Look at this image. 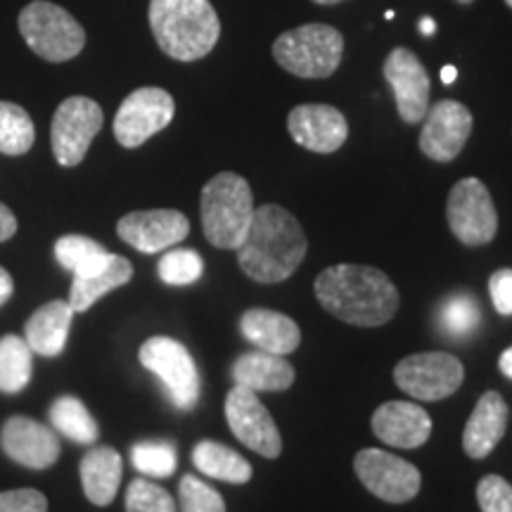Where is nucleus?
Returning a JSON list of instances; mask_svg holds the SVG:
<instances>
[{
	"label": "nucleus",
	"mask_w": 512,
	"mask_h": 512,
	"mask_svg": "<svg viewBox=\"0 0 512 512\" xmlns=\"http://www.w3.org/2000/svg\"><path fill=\"white\" fill-rule=\"evenodd\" d=\"M15 233H17L15 214H12V211L5 207L3 202H0V242L10 240Z\"/></svg>",
	"instance_id": "nucleus-39"
},
{
	"label": "nucleus",
	"mask_w": 512,
	"mask_h": 512,
	"mask_svg": "<svg viewBox=\"0 0 512 512\" xmlns=\"http://www.w3.org/2000/svg\"><path fill=\"white\" fill-rule=\"evenodd\" d=\"M176 114V102L164 88L145 86L126 95L114 117V138L121 147H140L164 131Z\"/></svg>",
	"instance_id": "nucleus-11"
},
{
	"label": "nucleus",
	"mask_w": 512,
	"mask_h": 512,
	"mask_svg": "<svg viewBox=\"0 0 512 512\" xmlns=\"http://www.w3.org/2000/svg\"><path fill=\"white\" fill-rule=\"evenodd\" d=\"M133 467L145 477H171L178 467L176 446L169 441H140L131 448Z\"/></svg>",
	"instance_id": "nucleus-31"
},
{
	"label": "nucleus",
	"mask_w": 512,
	"mask_h": 512,
	"mask_svg": "<svg viewBox=\"0 0 512 512\" xmlns=\"http://www.w3.org/2000/svg\"><path fill=\"white\" fill-rule=\"evenodd\" d=\"M373 432L394 448H418L430 439L432 418L418 403L387 401L373 413Z\"/></svg>",
	"instance_id": "nucleus-19"
},
{
	"label": "nucleus",
	"mask_w": 512,
	"mask_h": 512,
	"mask_svg": "<svg viewBox=\"0 0 512 512\" xmlns=\"http://www.w3.org/2000/svg\"><path fill=\"white\" fill-rule=\"evenodd\" d=\"M313 290L325 311L358 328L389 323L401 304L396 285L373 266H330L318 275Z\"/></svg>",
	"instance_id": "nucleus-1"
},
{
	"label": "nucleus",
	"mask_w": 512,
	"mask_h": 512,
	"mask_svg": "<svg viewBox=\"0 0 512 512\" xmlns=\"http://www.w3.org/2000/svg\"><path fill=\"white\" fill-rule=\"evenodd\" d=\"M140 363L162 380L171 403L181 411H190L200 401V373L195 358L181 342L171 337H152L138 351Z\"/></svg>",
	"instance_id": "nucleus-7"
},
{
	"label": "nucleus",
	"mask_w": 512,
	"mask_h": 512,
	"mask_svg": "<svg viewBox=\"0 0 512 512\" xmlns=\"http://www.w3.org/2000/svg\"><path fill=\"white\" fill-rule=\"evenodd\" d=\"M508 403L498 392H486L477 401L475 411L463 432V448L470 458L482 460L489 456L508 430Z\"/></svg>",
	"instance_id": "nucleus-21"
},
{
	"label": "nucleus",
	"mask_w": 512,
	"mask_h": 512,
	"mask_svg": "<svg viewBox=\"0 0 512 512\" xmlns=\"http://www.w3.org/2000/svg\"><path fill=\"white\" fill-rule=\"evenodd\" d=\"M133 278V266L131 261L124 259L119 254H107L100 264H95L88 271L76 273L72 292H69V306L74 313L88 311L98 299L110 294L117 287L126 285Z\"/></svg>",
	"instance_id": "nucleus-22"
},
{
	"label": "nucleus",
	"mask_w": 512,
	"mask_h": 512,
	"mask_svg": "<svg viewBox=\"0 0 512 512\" xmlns=\"http://www.w3.org/2000/svg\"><path fill=\"white\" fill-rule=\"evenodd\" d=\"M472 133V114L463 102L439 100L427 110L422 119L420 150L432 162H453L467 143Z\"/></svg>",
	"instance_id": "nucleus-14"
},
{
	"label": "nucleus",
	"mask_w": 512,
	"mask_h": 512,
	"mask_svg": "<svg viewBox=\"0 0 512 512\" xmlns=\"http://www.w3.org/2000/svg\"><path fill=\"white\" fill-rule=\"evenodd\" d=\"M36 140V128L29 112L15 102L0 100V152L10 157L27 155Z\"/></svg>",
	"instance_id": "nucleus-30"
},
{
	"label": "nucleus",
	"mask_w": 512,
	"mask_h": 512,
	"mask_svg": "<svg viewBox=\"0 0 512 512\" xmlns=\"http://www.w3.org/2000/svg\"><path fill=\"white\" fill-rule=\"evenodd\" d=\"M505 3H508V5H510V8H512V0H505Z\"/></svg>",
	"instance_id": "nucleus-46"
},
{
	"label": "nucleus",
	"mask_w": 512,
	"mask_h": 512,
	"mask_svg": "<svg viewBox=\"0 0 512 512\" xmlns=\"http://www.w3.org/2000/svg\"><path fill=\"white\" fill-rule=\"evenodd\" d=\"M342 55L344 36L330 24H304L273 43L275 62L299 79H328L342 64Z\"/></svg>",
	"instance_id": "nucleus-5"
},
{
	"label": "nucleus",
	"mask_w": 512,
	"mask_h": 512,
	"mask_svg": "<svg viewBox=\"0 0 512 512\" xmlns=\"http://www.w3.org/2000/svg\"><path fill=\"white\" fill-rule=\"evenodd\" d=\"M202 228L219 249H238L254 219V195L245 178L223 171L202 188Z\"/></svg>",
	"instance_id": "nucleus-4"
},
{
	"label": "nucleus",
	"mask_w": 512,
	"mask_h": 512,
	"mask_svg": "<svg viewBox=\"0 0 512 512\" xmlns=\"http://www.w3.org/2000/svg\"><path fill=\"white\" fill-rule=\"evenodd\" d=\"M12 290H15V283H12L10 273L0 266V306H3L12 297Z\"/></svg>",
	"instance_id": "nucleus-40"
},
{
	"label": "nucleus",
	"mask_w": 512,
	"mask_h": 512,
	"mask_svg": "<svg viewBox=\"0 0 512 512\" xmlns=\"http://www.w3.org/2000/svg\"><path fill=\"white\" fill-rule=\"evenodd\" d=\"M456 76H458V69L453 67V64H446V67L441 69V81H444L446 86H451V83L456 81Z\"/></svg>",
	"instance_id": "nucleus-43"
},
{
	"label": "nucleus",
	"mask_w": 512,
	"mask_h": 512,
	"mask_svg": "<svg viewBox=\"0 0 512 512\" xmlns=\"http://www.w3.org/2000/svg\"><path fill=\"white\" fill-rule=\"evenodd\" d=\"M287 131L294 143L318 155H330L347 143V117L332 105H299L287 114Z\"/></svg>",
	"instance_id": "nucleus-17"
},
{
	"label": "nucleus",
	"mask_w": 512,
	"mask_h": 512,
	"mask_svg": "<svg viewBox=\"0 0 512 512\" xmlns=\"http://www.w3.org/2000/svg\"><path fill=\"white\" fill-rule=\"evenodd\" d=\"M226 420L235 439L264 458H278L283 453V437L271 413L252 389L235 384L226 396Z\"/></svg>",
	"instance_id": "nucleus-13"
},
{
	"label": "nucleus",
	"mask_w": 512,
	"mask_h": 512,
	"mask_svg": "<svg viewBox=\"0 0 512 512\" xmlns=\"http://www.w3.org/2000/svg\"><path fill=\"white\" fill-rule=\"evenodd\" d=\"M458 3H460V5H470L472 0H458Z\"/></svg>",
	"instance_id": "nucleus-45"
},
{
	"label": "nucleus",
	"mask_w": 512,
	"mask_h": 512,
	"mask_svg": "<svg viewBox=\"0 0 512 512\" xmlns=\"http://www.w3.org/2000/svg\"><path fill=\"white\" fill-rule=\"evenodd\" d=\"M382 72L392 86L399 117L406 124H420L430 110V76L418 55L408 48H394L384 60Z\"/></svg>",
	"instance_id": "nucleus-16"
},
{
	"label": "nucleus",
	"mask_w": 512,
	"mask_h": 512,
	"mask_svg": "<svg viewBox=\"0 0 512 512\" xmlns=\"http://www.w3.org/2000/svg\"><path fill=\"white\" fill-rule=\"evenodd\" d=\"M0 444L15 463L31 467V470H46L60 458V441L55 432L27 415H15L5 422L3 432H0Z\"/></svg>",
	"instance_id": "nucleus-18"
},
{
	"label": "nucleus",
	"mask_w": 512,
	"mask_h": 512,
	"mask_svg": "<svg viewBox=\"0 0 512 512\" xmlns=\"http://www.w3.org/2000/svg\"><path fill=\"white\" fill-rule=\"evenodd\" d=\"M81 484L83 494L93 505H110L117 498L124 465L121 456L112 446H95L81 460Z\"/></svg>",
	"instance_id": "nucleus-25"
},
{
	"label": "nucleus",
	"mask_w": 512,
	"mask_h": 512,
	"mask_svg": "<svg viewBox=\"0 0 512 512\" xmlns=\"http://www.w3.org/2000/svg\"><path fill=\"white\" fill-rule=\"evenodd\" d=\"M446 219L456 240L467 247L489 245L498 233L496 204L479 178H463L453 185L446 202Z\"/></svg>",
	"instance_id": "nucleus-8"
},
{
	"label": "nucleus",
	"mask_w": 512,
	"mask_h": 512,
	"mask_svg": "<svg viewBox=\"0 0 512 512\" xmlns=\"http://www.w3.org/2000/svg\"><path fill=\"white\" fill-rule=\"evenodd\" d=\"M31 347L27 339L17 335H5L0 339V392L19 394L27 387L34 373L31 363Z\"/></svg>",
	"instance_id": "nucleus-28"
},
{
	"label": "nucleus",
	"mask_w": 512,
	"mask_h": 512,
	"mask_svg": "<svg viewBox=\"0 0 512 512\" xmlns=\"http://www.w3.org/2000/svg\"><path fill=\"white\" fill-rule=\"evenodd\" d=\"M489 294L501 316H512V268H501L489 278Z\"/></svg>",
	"instance_id": "nucleus-38"
},
{
	"label": "nucleus",
	"mask_w": 512,
	"mask_h": 512,
	"mask_svg": "<svg viewBox=\"0 0 512 512\" xmlns=\"http://www.w3.org/2000/svg\"><path fill=\"white\" fill-rule=\"evenodd\" d=\"M235 252L247 278L275 285L297 271L309 252V240L290 211L278 204H264L254 209L252 226Z\"/></svg>",
	"instance_id": "nucleus-2"
},
{
	"label": "nucleus",
	"mask_w": 512,
	"mask_h": 512,
	"mask_svg": "<svg viewBox=\"0 0 512 512\" xmlns=\"http://www.w3.org/2000/svg\"><path fill=\"white\" fill-rule=\"evenodd\" d=\"M19 34L38 57L48 62H67L86 46V31L60 5L31 0L17 17Z\"/></svg>",
	"instance_id": "nucleus-6"
},
{
	"label": "nucleus",
	"mask_w": 512,
	"mask_h": 512,
	"mask_svg": "<svg viewBox=\"0 0 512 512\" xmlns=\"http://www.w3.org/2000/svg\"><path fill=\"white\" fill-rule=\"evenodd\" d=\"M477 503L482 512H512V484L498 475H486L477 484Z\"/></svg>",
	"instance_id": "nucleus-36"
},
{
	"label": "nucleus",
	"mask_w": 512,
	"mask_h": 512,
	"mask_svg": "<svg viewBox=\"0 0 512 512\" xmlns=\"http://www.w3.org/2000/svg\"><path fill=\"white\" fill-rule=\"evenodd\" d=\"M107 254L110 252L100 242L83 238V235H64V238L55 242V259L60 261L62 268L72 271V275L100 264Z\"/></svg>",
	"instance_id": "nucleus-32"
},
{
	"label": "nucleus",
	"mask_w": 512,
	"mask_h": 512,
	"mask_svg": "<svg viewBox=\"0 0 512 512\" xmlns=\"http://www.w3.org/2000/svg\"><path fill=\"white\" fill-rule=\"evenodd\" d=\"M240 330L259 351L287 356L302 344V330L285 313L273 309H249L242 313Z\"/></svg>",
	"instance_id": "nucleus-20"
},
{
	"label": "nucleus",
	"mask_w": 512,
	"mask_h": 512,
	"mask_svg": "<svg viewBox=\"0 0 512 512\" xmlns=\"http://www.w3.org/2000/svg\"><path fill=\"white\" fill-rule=\"evenodd\" d=\"M126 512H176V501L150 479H133L126 489Z\"/></svg>",
	"instance_id": "nucleus-34"
},
{
	"label": "nucleus",
	"mask_w": 512,
	"mask_h": 512,
	"mask_svg": "<svg viewBox=\"0 0 512 512\" xmlns=\"http://www.w3.org/2000/svg\"><path fill=\"white\" fill-rule=\"evenodd\" d=\"M354 470L370 494L384 503L413 501L422 484L418 467L382 451V448L358 451L354 458Z\"/></svg>",
	"instance_id": "nucleus-12"
},
{
	"label": "nucleus",
	"mask_w": 512,
	"mask_h": 512,
	"mask_svg": "<svg viewBox=\"0 0 512 512\" xmlns=\"http://www.w3.org/2000/svg\"><path fill=\"white\" fill-rule=\"evenodd\" d=\"M74 309L69 302H48L38 309L34 316L27 320L24 328V339L31 351L38 356H60L67 344L69 328H72Z\"/></svg>",
	"instance_id": "nucleus-24"
},
{
	"label": "nucleus",
	"mask_w": 512,
	"mask_h": 512,
	"mask_svg": "<svg viewBox=\"0 0 512 512\" xmlns=\"http://www.w3.org/2000/svg\"><path fill=\"white\" fill-rule=\"evenodd\" d=\"M192 463L202 475L228 484H247L252 479V465L233 448L219 441H200L192 448Z\"/></svg>",
	"instance_id": "nucleus-26"
},
{
	"label": "nucleus",
	"mask_w": 512,
	"mask_h": 512,
	"mask_svg": "<svg viewBox=\"0 0 512 512\" xmlns=\"http://www.w3.org/2000/svg\"><path fill=\"white\" fill-rule=\"evenodd\" d=\"M439 330L451 339H465L477 332L482 323V311H479L477 299L467 292H458L446 297L437 311Z\"/></svg>",
	"instance_id": "nucleus-29"
},
{
	"label": "nucleus",
	"mask_w": 512,
	"mask_h": 512,
	"mask_svg": "<svg viewBox=\"0 0 512 512\" xmlns=\"http://www.w3.org/2000/svg\"><path fill=\"white\" fill-rule=\"evenodd\" d=\"M233 380L252 392H285L294 384V368L285 356L268 351H247L233 363Z\"/></svg>",
	"instance_id": "nucleus-23"
},
{
	"label": "nucleus",
	"mask_w": 512,
	"mask_h": 512,
	"mask_svg": "<svg viewBox=\"0 0 512 512\" xmlns=\"http://www.w3.org/2000/svg\"><path fill=\"white\" fill-rule=\"evenodd\" d=\"M50 422L62 437L72 439L76 444H93L100 437L98 422L76 396H60L50 406Z\"/></svg>",
	"instance_id": "nucleus-27"
},
{
	"label": "nucleus",
	"mask_w": 512,
	"mask_h": 512,
	"mask_svg": "<svg viewBox=\"0 0 512 512\" xmlns=\"http://www.w3.org/2000/svg\"><path fill=\"white\" fill-rule=\"evenodd\" d=\"M313 3H318V5H337V3H342V0H313Z\"/></svg>",
	"instance_id": "nucleus-44"
},
{
	"label": "nucleus",
	"mask_w": 512,
	"mask_h": 512,
	"mask_svg": "<svg viewBox=\"0 0 512 512\" xmlns=\"http://www.w3.org/2000/svg\"><path fill=\"white\" fill-rule=\"evenodd\" d=\"M102 107L98 102L86 98V95H74L67 98L55 110L53 126H50V143H53V155L57 164L79 166L86 157L93 138L102 128Z\"/></svg>",
	"instance_id": "nucleus-10"
},
{
	"label": "nucleus",
	"mask_w": 512,
	"mask_h": 512,
	"mask_svg": "<svg viewBox=\"0 0 512 512\" xmlns=\"http://www.w3.org/2000/svg\"><path fill=\"white\" fill-rule=\"evenodd\" d=\"M0 512H48V498L36 489L3 491Z\"/></svg>",
	"instance_id": "nucleus-37"
},
{
	"label": "nucleus",
	"mask_w": 512,
	"mask_h": 512,
	"mask_svg": "<svg viewBox=\"0 0 512 512\" xmlns=\"http://www.w3.org/2000/svg\"><path fill=\"white\" fill-rule=\"evenodd\" d=\"M204 261L202 256L195 252V249H176L171 247V252H166L162 259H159L157 273L162 278V283L174 285V287H185L197 283L202 278Z\"/></svg>",
	"instance_id": "nucleus-33"
},
{
	"label": "nucleus",
	"mask_w": 512,
	"mask_h": 512,
	"mask_svg": "<svg viewBox=\"0 0 512 512\" xmlns=\"http://www.w3.org/2000/svg\"><path fill=\"white\" fill-rule=\"evenodd\" d=\"M178 503L181 512H226L219 491L192 475H185L178 484Z\"/></svg>",
	"instance_id": "nucleus-35"
},
{
	"label": "nucleus",
	"mask_w": 512,
	"mask_h": 512,
	"mask_svg": "<svg viewBox=\"0 0 512 512\" xmlns=\"http://www.w3.org/2000/svg\"><path fill=\"white\" fill-rule=\"evenodd\" d=\"M498 368H501V373L512 380V347H508L498 358Z\"/></svg>",
	"instance_id": "nucleus-41"
},
{
	"label": "nucleus",
	"mask_w": 512,
	"mask_h": 512,
	"mask_svg": "<svg viewBox=\"0 0 512 512\" xmlns=\"http://www.w3.org/2000/svg\"><path fill=\"white\" fill-rule=\"evenodd\" d=\"M119 238L143 254H157L176 247L190 233V221L178 209L131 211L117 223Z\"/></svg>",
	"instance_id": "nucleus-15"
},
{
	"label": "nucleus",
	"mask_w": 512,
	"mask_h": 512,
	"mask_svg": "<svg viewBox=\"0 0 512 512\" xmlns=\"http://www.w3.org/2000/svg\"><path fill=\"white\" fill-rule=\"evenodd\" d=\"M463 377V363L446 351L413 354L396 363L394 368L396 387L418 401H441L456 394Z\"/></svg>",
	"instance_id": "nucleus-9"
},
{
	"label": "nucleus",
	"mask_w": 512,
	"mask_h": 512,
	"mask_svg": "<svg viewBox=\"0 0 512 512\" xmlns=\"http://www.w3.org/2000/svg\"><path fill=\"white\" fill-rule=\"evenodd\" d=\"M157 46L178 62H195L216 48L221 22L209 0H150Z\"/></svg>",
	"instance_id": "nucleus-3"
},
{
	"label": "nucleus",
	"mask_w": 512,
	"mask_h": 512,
	"mask_svg": "<svg viewBox=\"0 0 512 512\" xmlns=\"http://www.w3.org/2000/svg\"><path fill=\"white\" fill-rule=\"evenodd\" d=\"M420 31L425 36H434V34H437V22H434L432 17H422L420 19Z\"/></svg>",
	"instance_id": "nucleus-42"
}]
</instances>
